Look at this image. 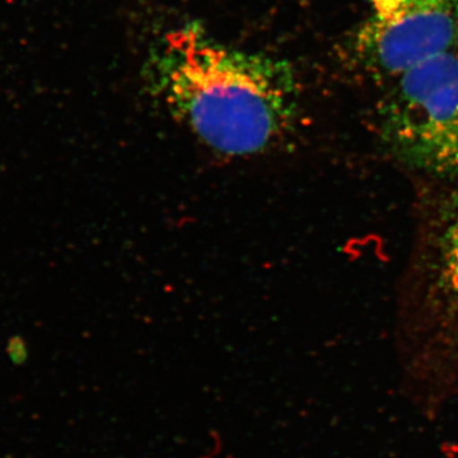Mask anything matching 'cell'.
I'll list each match as a JSON object with an SVG mask.
<instances>
[{"label": "cell", "mask_w": 458, "mask_h": 458, "mask_svg": "<svg viewBox=\"0 0 458 458\" xmlns=\"http://www.w3.org/2000/svg\"><path fill=\"white\" fill-rule=\"evenodd\" d=\"M147 74L170 113L223 155L267 152L297 123L301 90L293 65L225 44L198 22L174 27L156 42Z\"/></svg>", "instance_id": "6da1fadb"}, {"label": "cell", "mask_w": 458, "mask_h": 458, "mask_svg": "<svg viewBox=\"0 0 458 458\" xmlns=\"http://www.w3.org/2000/svg\"><path fill=\"white\" fill-rule=\"evenodd\" d=\"M401 283L397 325L408 376L458 387V179L430 183Z\"/></svg>", "instance_id": "7a4b0ae2"}, {"label": "cell", "mask_w": 458, "mask_h": 458, "mask_svg": "<svg viewBox=\"0 0 458 458\" xmlns=\"http://www.w3.org/2000/svg\"><path fill=\"white\" fill-rule=\"evenodd\" d=\"M379 143L428 183L458 179V47L387 82L376 108Z\"/></svg>", "instance_id": "3957f363"}, {"label": "cell", "mask_w": 458, "mask_h": 458, "mask_svg": "<svg viewBox=\"0 0 458 458\" xmlns=\"http://www.w3.org/2000/svg\"><path fill=\"white\" fill-rule=\"evenodd\" d=\"M457 47L458 0H367L348 54L361 73L390 82Z\"/></svg>", "instance_id": "277c9868"}]
</instances>
